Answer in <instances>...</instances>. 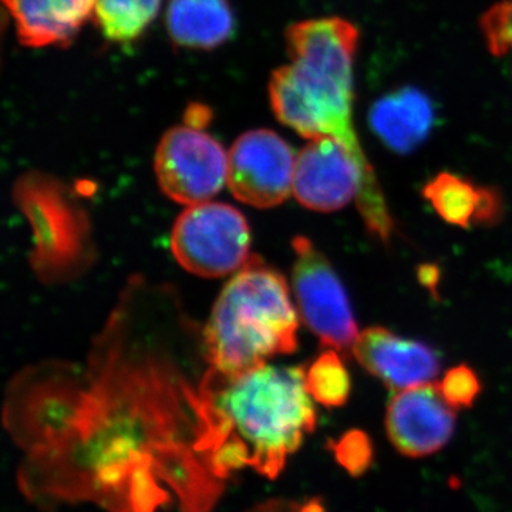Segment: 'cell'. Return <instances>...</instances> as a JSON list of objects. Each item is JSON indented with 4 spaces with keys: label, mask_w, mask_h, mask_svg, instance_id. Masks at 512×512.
Returning <instances> with one entry per match:
<instances>
[{
    "label": "cell",
    "mask_w": 512,
    "mask_h": 512,
    "mask_svg": "<svg viewBox=\"0 0 512 512\" xmlns=\"http://www.w3.org/2000/svg\"><path fill=\"white\" fill-rule=\"evenodd\" d=\"M26 458L20 493L43 510L212 512L225 481L195 451V426L164 410L83 412L16 427Z\"/></svg>",
    "instance_id": "6da1fadb"
},
{
    "label": "cell",
    "mask_w": 512,
    "mask_h": 512,
    "mask_svg": "<svg viewBox=\"0 0 512 512\" xmlns=\"http://www.w3.org/2000/svg\"><path fill=\"white\" fill-rule=\"evenodd\" d=\"M302 367L262 365L239 375L210 370L192 399L195 451L227 483L249 468L275 480L316 427Z\"/></svg>",
    "instance_id": "7a4b0ae2"
},
{
    "label": "cell",
    "mask_w": 512,
    "mask_h": 512,
    "mask_svg": "<svg viewBox=\"0 0 512 512\" xmlns=\"http://www.w3.org/2000/svg\"><path fill=\"white\" fill-rule=\"evenodd\" d=\"M291 62L269 83L276 119L302 137L328 136L369 165L353 123V64L359 30L349 20H303L286 30Z\"/></svg>",
    "instance_id": "3957f363"
},
{
    "label": "cell",
    "mask_w": 512,
    "mask_h": 512,
    "mask_svg": "<svg viewBox=\"0 0 512 512\" xmlns=\"http://www.w3.org/2000/svg\"><path fill=\"white\" fill-rule=\"evenodd\" d=\"M205 346L211 369L239 375L298 349V316L284 276L256 258L222 289Z\"/></svg>",
    "instance_id": "277c9868"
},
{
    "label": "cell",
    "mask_w": 512,
    "mask_h": 512,
    "mask_svg": "<svg viewBox=\"0 0 512 512\" xmlns=\"http://www.w3.org/2000/svg\"><path fill=\"white\" fill-rule=\"evenodd\" d=\"M293 194L303 207L320 212L338 211L356 200L367 229L387 242L393 220L372 165H365L336 138L309 140L296 157Z\"/></svg>",
    "instance_id": "5b68a950"
},
{
    "label": "cell",
    "mask_w": 512,
    "mask_h": 512,
    "mask_svg": "<svg viewBox=\"0 0 512 512\" xmlns=\"http://www.w3.org/2000/svg\"><path fill=\"white\" fill-rule=\"evenodd\" d=\"M251 234L244 215L222 202L190 205L175 221L171 251L191 274L220 278L249 261Z\"/></svg>",
    "instance_id": "8992f818"
},
{
    "label": "cell",
    "mask_w": 512,
    "mask_h": 512,
    "mask_svg": "<svg viewBox=\"0 0 512 512\" xmlns=\"http://www.w3.org/2000/svg\"><path fill=\"white\" fill-rule=\"evenodd\" d=\"M293 289L303 322L323 346L352 352L359 338L348 295L332 265L308 238L296 237Z\"/></svg>",
    "instance_id": "52a82bcc"
},
{
    "label": "cell",
    "mask_w": 512,
    "mask_h": 512,
    "mask_svg": "<svg viewBox=\"0 0 512 512\" xmlns=\"http://www.w3.org/2000/svg\"><path fill=\"white\" fill-rule=\"evenodd\" d=\"M154 168L168 198L178 204L197 205L210 201L224 187L228 156L201 128L180 126L161 138Z\"/></svg>",
    "instance_id": "ba28073f"
},
{
    "label": "cell",
    "mask_w": 512,
    "mask_h": 512,
    "mask_svg": "<svg viewBox=\"0 0 512 512\" xmlns=\"http://www.w3.org/2000/svg\"><path fill=\"white\" fill-rule=\"evenodd\" d=\"M295 163L291 146L274 131H248L228 154L229 190L252 207H276L293 192Z\"/></svg>",
    "instance_id": "9c48e42d"
},
{
    "label": "cell",
    "mask_w": 512,
    "mask_h": 512,
    "mask_svg": "<svg viewBox=\"0 0 512 512\" xmlns=\"http://www.w3.org/2000/svg\"><path fill=\"white\" fill-rule=\"evenodd\" d=\"M454 410L436 384L400 390L387 406L386 431L390 443L406 457L437 453L453 437Z\"/></svg>",
    "instance_id": "30bf717a"
},
{
    "label": "cell",
    "mask_w": 512,
    "mask_h": 512,
    "mask_svg": "<svg viewBox=\"0 0 512 512\" xmlns=\"http://www.w3.org/2000/svg\"><path fill=\"white\" fill-rule=\"evenodd\" d=\"M352 353L370 375L399 392L431 383L440 372L439 357L430 346L379 326L363 330Z\"/></svg>",
    "instance_id": "8fae6325"
},
{
    "label": "cell",
    "mask_w": 512,
    "mask_h": 512,
    "mask_svg": "<svg viewBox=\"0 0 512 512\" xmlns=\"http://www.w3.org/2000/svg\"><path fill=\"white\" fill-rule=\"evenodd\" d=\"M19 42L29 47L66 45L96 12V0H3Z\"/></svg>",
    "instance_id": "7c38bea8"
},
{
    "label": "cell",
    "mask_w": 512,
    "mask_h": 512,
    "mask_svg": "<svg viewBox=\"0 0 512 512\" xmlns=\"http://www.w3.org/2000/svg\"><path fill=\"white\" fill-rule=\"evenodd\" d=\"M423 195L444 221L460 228L495 224L503 214L497 191L450 173L437 175L424 187Z\"/></svg>",
    "instance_id": "4fadbf2b"
},
{
    "label": "cell",
    "mask_w": 512,
    "mask_h": 512,
    "mask_svg": "<svg viewBox=\"0 0 512 512\" xmlns=\"http://www.w3.org/2000/svg\"><path fill=\"white\" fill-rule=\"evenodd\" d=\"M373 130L393 150L419 146L433 124L430 101L416 90H402L377 101L370 114Z\"/></svg>",
    "instance_id": "5bb4252c"
},
{
    "label": "cell",
    "mask_w": 512,
    "mask_h": 512,
    "mask_svg": "<svg viewBox=\"0 0 512 512\" xmlns=\"http://www.w3.org/2000/svg\"><path fill=\"white\" fill-rule=\"evenodd\" d=\"M167 28L178 45L212 49L231 36L234 16L227 0H171Z\"/></svg>",
    "instance_id": "9a60e30c"
},
{
    "label": "cell",
    "mask_w": 512,
    "mask_h": 512,
    "mask_svg": "<svg viewBox=\"0 0 512 512\" xmlns=\"http://www.w3.org/2000/svg\"><path fill=\"white\" fill-rule=\"evenodd\" d=\"M163 0H96L97 25L113 42L137 39L157 16Z\"/></svg>",
    "instance_id": "2e32d148"
},
{
    "label": "cell",
    "mask_w": 512,
    "mask_h": 512,
    "mask_svg": "<svg viewBox=\"0 0 512 512\" xmlns=\"http://www.w3.org/2000/svg\"><path fill=\"white\" fill-rule=\"evenodd\" d=\"M306 389L312 399L326 407H340L348 402L352 379L336 350L320 355L305 375Z\"/></svg>",
    "instance_id": "e0dca14e"
},
{
    "label": "cell",
    "mask_w": 512,
    "mask_h": 512,
    "mask_svg": "<svg viewBox=\"0 0 512 512\" xmlns=\"http://www.w3.org/2000/svg\"><path fill=\"white\" fill-rule=\"evenodd\" d=\"M481 33L491 55L504 57L512 53V0L491 6L480 20Z\"/></svg>",
    "instance_id": "ac0fdd59"
},
{
    "label": "cell",
    "mask_w": 512,
    "mask_h": 512,
    "mask_svg": "<svg viewBox=\"0 0 512 512\" xmlns=\"http://www.w3.org/2000/svg\"><path fill=\"white\" fill-rule=\"evenodd\" d=\"M437 386L446 402L456 410L473 406L481 392V383L477 373L464 365L448 370Z\"/></svg>",
    "instance_id": "d6986e66"
},
{
    "label": "cell",
    "mask_w": 512,
    "mask_h": 512,
    "mask_svg": "<svg viewBox=\"0 0 512 512\" xmlns=\"http://www.w3.org/2000/svg\"><path fill=\"white\" fill-rule=\"evenodd\" d=\"M336 460L352 476L362 474L373 458L372 443L363 431H348L345 436L332 444Z\"/></svg>",
    "instance_id": "ffe728a7"
},
{
    "label": "cell",
    "mask_w": 512,
    "mask_h": 512,
    "mask_svg": "<svg viewBox=\"0 0 512 512\" xmlns=\"http://www.w3.org/2000/svg\"><path fill=\"white\" fill-rule=\"evenodd\" d=\"M247 512H323L322 507L316 501L288 500V498H271L252 505Z\"/></svg>",
    "instance_id": "44dd1931"
}]
</instances>
